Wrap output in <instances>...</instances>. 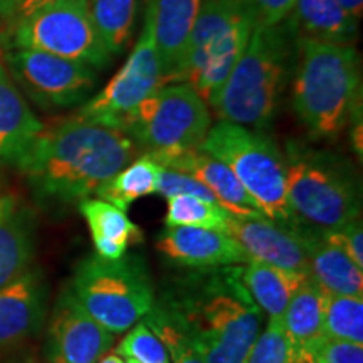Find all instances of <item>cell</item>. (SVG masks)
I'll use <instances>...</instances> for the list:
<instances>
[{
    "instance_id": "cell-1",
    "label": "cell",
    "mask_w": 363,
    "mask_h": 363,
    "mask_svg": "<svg viewBox=\"0 0 363 363\" xmlns=\"http://www.w3.org/2000/svg\"><path fill=\"white\" fill-rule=\"evenodd\" d=\"M157 306L206 363H246L264 321L240 264L190 267L167 283Z\"/></svg>"
},
{
    "instance_id": "cell-17",
    "label": "cell",
    "mask_w": 363,
    "mask_h": 363,
    "mask_svg": "<svg viewBox=\"0 0 363 363\" xmlns=\"http://www.w3.org/2000/svg\"><path fill=\"white\" fill-rule=\"evenodd\" d=\"M202 2L203 0H147L143 22L152 30L165 83L179 81Z\"/></svg>"
},
{
    "instance_id": "cell-7",
    "label": "cell",
    "mask_w": 363,
    "mask_h": 363,
    "mask_svg": "<svg viewBox=\"0 0 363 363\" xmlns=\"http://www.w3.org/2000/svg\"><path fill=\"white\" fill-rule=\"evenodd\" d=\"M256 24L244 0H203L177 83H189L211 104L246 51Z\"/></svg>"
},
{
    "instance_id": "cell-12",
    "label": "cell",
    "mask_w": 363,
    "mask_h": 363,
    "mask_svg": "<svg viewBox=\"0 0 363 363\" xmlns=\"http://www.w3.org/2000/svg\"><path fill=\"white\" fill-rule=\"evenodd\" d=\"M165 84L152 30L143 22V30L128 59L96 96L83 103L76 116L88 123L123 131L131 113L150 94Z\"/></svg>"
},
{
    "instance_id": "cell-37",
    "label": "cell",
    "mask_w": 363,
    "mask_h": 363,
    "mask_svg": "<svg viewBox=\"0 0 363 363\" xmlns=\"http://www.w3.org/2000/svg\"><path fill=\"white\" fill-rule=\"evenodd\" d=\"M44 2H48V0H2V4H0V24L6 27Z\"/></svg>"
},
{
    "instance_id": "cell-21",
    "label": "cell",
    "mask_w": 363,
    "mask_h": 363,
    "mask_svg": "<svg viewBox=\"0 0 363 363\" xmlns=\"http://www.w3.org/2000/svg\"><path fill=\"white\" fill-rule=\"evenodd\" d=\"M286 26L298 39L353 45L358 39V19L337 0H294Z\"/></svg>"
},
{
    "instance_id": "cell-4",
    "label": "cell",
    "mask_w": 363,
    "mask_h": 363,
    "mask_svg": "<svg viewBox=\"0 0 363 363\" xmlns=\"http://www.w3.org/2000/svg\"><path fill=\"white\" fill-rule=\"evenodd\" d=\"M293 110L315 138H335L362 113V62L355 45L298 39Z\"/></svg>"
},
{
    "instance_id": "cell-11",
    "label": "cell",
    "mask_w": 363,
    "mask_h": 363,
    "mask_svg": "<svg viewBox=\"0 0 363 363\" xmlns=\"http://www.w3.org/2000/svg\"><path fill=\"white\" fill-rule=\"evenodd\" d=\"M2 56L21 93L43 110L83 104L96 86V72L83 62L21 48L2 49Z\"/></svg>"
},
{
    "instance_id": "cell-36",
    "label": "cell",
    "mask_w": 363,
    "mask_h": 363,
    "mask_svg": "<svg viewBox=\"0 0 363 363\" xmlns=\"http://www.w3.org/2000/svg\"><path fill=\"white\" fill-rule=\"evenodd\" d=\"M251 9L257 24H281L289 16L294 0H244Z\"/></svg>"
},
{
    "instance_id": "cell-14",
    "label": "cell",
    "mask_w": 363,
    "mask_h": 363,
    "mask_svg": "<svg viewBox=\"0 0 363 363\" xmlns=\"http://www.w3.org/2000/svg\"><path fill=\"white\" fill-rule=\"evenodd\" d=\"M233 238L251 261L308 276V246L311 229L288 227L267 217H233L227 224Z\"/></svg>"
},
{
    "instance_id": "cell-27",
    "label": "cell",
    "mask_w": 363,
    "mask_h": 363,
    "mask_svg": "<svg viewBox=\"0 0 363 363\" xmlns=\"http://www.w3.org/2000/svg\"><path fill=\"white\" fill-rule=\"evenodd\" d=\"M94 29L106 51L118 56L133 34L138 0H89Z\"/></svg>"
},
{
    "instance_id": "cell-33",
    "label": "cell",
    "mask_w": 363,
    "mask_h": 363,
    "mask_svg": "<svg viewBox=\"0 0 363 363\" xmlns=\"http://www.w3.org/2000/svg\"><path fill=\"white\" fill-rule=\"evenodd\" d=\"M310 363H363V345L321 337L308 350Z\"/></svg>"
},
{
    "instance_id": "cell-8",
    "label": "cell",
    "mask_w": 363,
    "mask_h": 363,
    "mask_svg": "<svg viewBox=\"0 0 363 363\" xmlns=\"http://www.w3.org/2000/svg\"><path fill=\"white\" fill-rule=\"evenodd\" d=\"M69 289L86 313L113 335L133 328L155 305L148 269L136 254L116 261L98 254L84 257Z\"/></svg>"
},
{
    "instance_id": "cell-34",
    "label": "cell",
    "mask_w": 363,
    "mask_h": 363,
    "mask_svg": "<svg viewBox=\"0 0 363 363\" xmlns=\"http://www.w3.org/2000/svg\"><path fill=\"white\" fill-rule=\"evenodd\" d=\"M157 192L163 195L165 199L174 197V195H194V197L217 203L216 197L212 195L211 190L203 187L201 182L195 180L194 177H190L187 174H182V172L170 170V169L162 170Z\"/></svg>"
},
{
    "instance_id": "cell-6",
    "label": "cell",
    "mask_w": 363,
    "mask_h": 363,
    "mask_svg": "<svg viewBox=\"0 0 363 363\" xmlns=\"http://www.w3.org/2000/svg\"><path fill=\"white\" fill-rule=\"evenodd\" d=\"M199 148L227 165L267 219L294 229L301 227L288 202L284 155L269 136L220 121L208 130Z\"/></svg>"
},
{
    "instance_id": "cell-31",
    "label": "cell",
    "mask_w": 363,
    "mask_h": 363,
    "mask_svg": "<svg viewBox=\"0 0 363 363\" xmlns=\"http://www.w3.org/2000/svg\"><path fill=\"white\" fill-rule=\"evenodd\" d=\"M246 363H294L293 347L281 316H272L254 342Z\"/></svg>"
},
{
    "instance_id": "cell-29",
    "label": "cell",
    "mask_w": 363,
    "mask_h": 363,
    "mask_svg": "<svg viewBox=\"0 0 363 363\" xmlns=\"http://www.w3.org/2000/svg\"><path fill=\"white\" fill-rule=\"evenodd\" d=\"M323 335L363 345V296L325 294Z\"/></svg>"
},
{
    "instance_id": "cell-15",
    "label": "cell",
    "mask_w": 363,
    "mask_h": 363,
    "mask_svg": "<svg viewBox=\"0 0 363 363\" xmlns=\"http://www.w3.org/2000/svg\"><path fill=\"white\" fill-rule=\"evenodd\" d=\"M48 315V283L38 269L0 289V352L19 347L43 330Z\"/></svg>"
},
{
    "instance_id": "cell-25",
    "label": "cell",
    "mask_w": 363,
    "mask_h": 363,
    "mask_svg": "<svg viewBox=\"0 0 363 363\" xmlns=\"http://www.w3.org/2000/svg\"><path fill=\"white\" fill-rule=\"evenodd\" d=\"M308 276L249 259L242 264V281L254 303L267 316H281L293 294Z\"/></svg>"
},
{
    "instance_id": "cell-13",
    "label": "cell",
    "mask_w": 363,
    "mask_h": 363,
    "mask_svg": "<svg viewBox=\"0 0 363 363\" xmlns=\"http://www.w3.org/2000/svg\"><path fill=\"white\" fill-rule=\"evenodd\" d=\"M115 343V335L91 318L67 288L49 320L45 363H96Z\"/></svg>"
},
{
    "instance_id": "cell-2",
    "label": "cell",
    "mask_w": 363,
    "mask_h": 363,
    "mask_svg": "<svg viewBox=\"0 0 363 363\" xmlns=\"http://www.w3.org/2000/svg\"><path fill=\"white\" fill-rule=\"evenodd\" d=\"M136 153L138 147L123 131L74 115L43 128L16 165L40 199L72 203L89 199Z\"/></svg>"
},
{
    "instance_id": "cell-5",
    "label": "cell",
    "mask_w": 363,
    "mask_h": 363,
    "mask_svg": "<svg viewBox=\"0 0 363 363\" xmlns=\"http://www.w3.org/2000/svg\"><path fill=\"white\" fill-rule=\"evenodd\" d=\"M283 155L288 202L299 222L338 230L360 217V180L348 160L294 140Z\"/></svg>"
},
{
    "instance_id": "cell-20",
    "label": "cell",
    "mask_w": 363,
    "mask_h": 363,
    "mask_svg": "<svg viewBox=\"0 0 363 363\" xmlns=\"http://www.w3.org/2000/svg\"><path fill=\"white\" fill-rule=\"evenodd\" d=\"M308 278L323 294L363 296V269L323 230L310 233Z\"/></svg>"
},
{
    "instance_id": "cell-32",
    "label": "cell",
    "mask_w": 363,
    "mask_h": 363,
    "mask_svg": "<svg viewBox=\"0 0 363 363\" xmlns=\"http://www.w3.org/2000/svg\"><path fill=\"white\" fill-rule=\"evenodd\" d=\"M116 353L123 358H133L138 363H172L165 345L145 321L128 330L126 337L118 345Z\"/></svg>"
},
{
    "instance_id": "cell-42",
    "label": "cell",
    "mask_w": 363,
    "mask_h": 363,
    "mask_svg": "<svg viewBox=\"0 0 363 363\" xmlns=\"http://www.w3.org/2000/svg\"><path fill=\"white\" fill-rule=\"evenodd\" d=\"M0 4H2V0H0Z\"/></svg>"
},
{
    "instance_id": "cell-24",
    "label": "cell",
    "mask_w": 363,
    "mask_h": 363,
    "mask_svg": "<svg viewBox=\"0 0 363 363\" xmlns=\"http://www.w3.org/2000/svg\"><path fill=\"white\" fill-rule=\"evenodd\" d=\"M323 310L325 294L306 278L281 315L283 328L293 347L294 363H310L308 350L323 337Z\"/></svg>"
},
{
    "instance_id": "cell-18",
    "label": "cell",
    "mask_w": 363,
    "mask_h": 363,
    "mask_svg": "<svg viewBox=\"0 0 363 363\" xmlns=\"http://www.w3.org/2000/svg\"><path fill=\"white\" fill-rule=\"evenodd\" d=\"M157 249L184 267L239 266L249 261L229 234L202 227H165L157 239Z\"/></svg>"
},
{
    "instance_id": "cell-26",
    "label": "cell",
    "mask_w": 363,
    "mask_h": 363,
    "mask_svg": "<svg viewBox=\"0 0 363 363\" xmlns=\"http://www.w3.org/2000/svg\"><path fill=\"white\" fill-rule=\"evenodd\" d=\"M162 170L163 167L145 153L116 172L111 179L103 182L94 195L126 212L135 201L157 192Z\"/></svg>"
},
{
    "instance_id": "cell-39",
    "label": "cell",
    "mask_w": 363,
    "mask_h": 363,
    "mask_svg": "<svg viewBox=\"0 0 363 363\" xmlns=\"http://www.w3.org/2000/svg\"><path fill=\"white\" fill-rule=\"evenodd\" d=\"M96 363H125V358L118 355V353H104Z\"/></svg>"
},
{
    "instance_id": "cell-41",
    "label": "cell",
    "mask_w": 363,
    "mask_h": 363,
    "mask_svg": "<svg viewBox=\"0 0 363 363\" xmlns=\"http://www.w3.org/2000/svg\"><path fill=\"white\" fill-rule=\"evenodd\" d=\"M125 363H138V362H135L133 358H125Z\"/></svg>"
},
{
    "instance_id": "cell-28",
    "label": "cell",
    "mask_w": 363,
    "mask_h": 363,
    "mask_svg": "<svg viewBox=\"0 0 363 363\" xmlns=\"http://www.w3.org/2000/svg\"><path fill=\"white\" fill-rule=\"evenodd\" d=\"M230 214L219 203L194 195H174L167 199L165 227H202L225 233Z\"/></svg>"
},
{
    "instance_id": "cell-40",
    "label": "cell",
    "mask_w": 363,
    "mask_h": 363,
    "mask_svg": "<svg viewBox=\"0 0 363 363\" xmlns=\"http://www.w3.org/2000/svg\"><path fill=\"white\" fill-rule=\"evenodd\" d=\"M4 363H43V362H39L38 358L33 357V355H22V357L11 358V360H7Z\"/></svg>"
},
{
    "instance_id": "cell-10",
    "label": "cell",
    "mask_w": 363,
    "mask_h": 363,
    "mask_svg": "<svg viewBox=\"0 0 363 363\" xmlns=\"http://www.w3.org/2000/svg\"><path fill=\"white\" fill-rule=\"evenodd\" d=\"M211 130V113L189 83L163 84L136 106L123 133L147 153H174L202 145Z\"/></svg>"
},
{
    "instance_id": "cell-35",
    "label": "cell",
    "mask_w": 363,
    "mask_h": 363,
    "mask_svg": "<svg viewBox=\"0 0 363 363\" xmlns=\"http://www.w3.org/2000/svg\"><path fill=\"white\" fill-rule=\"evenodd\" d=\"M331 240L338 244L347 252V256L363 269V229L360 217L348 222L338 230H323Z\"/></svg>"
},
{
    "instance_id": "cell-3",
    "label": "cell",
    "mask_w": 363,
    "mask_h": 363,
    "mask_svg": "<svg viewBox=\"0 0 363 363\" xmlns=\"http://www.w3.org/2000/svg\"><path fill=\"white\" fill-rule=\"evenodd\" d=\"M298 38L286 26L256 24L246 51L212 99L220 121L262 131L271 126L293 79Z\"/></svg>"
},
{
    "instance_id": "cell-30",
    "label": "cell",
    "mask_w": 363,
    "mask_h": 363,
    "mask_svg": "<svg viewBox=\"0 0 363 363\" xmlns=\"http://www.w3.org/2000/svg\"><path fill=\"white\" fill-rule=\"evenodd\" d=\"M145 323L165 345L172 363H206L192 347V343L185 338V335L157 305H153L152 310L147 313Z\"/></svg>"
},
{
    "instance_id": "cell-16",
    "label": "cell",
    "mask_w": 363,
    "mask_h": 363,
    "mask_svg": "<svg viewBox=\"0 0 363 363\" xmlns=\"http://www.w3.org/2000/svg\"><path fill=\"white\" fill-rule=\"evenodd\" d=\"M147 155L163 169L182 172L201 182L203 187L211 190L217 203L233 217L264 216L233 172L227 169V165L202 152L201 148L174 153H147Z\"/></svg>"
},
{
    "instance_id": "cell-23",
    "label": "cell",
    "mask_w": 363,
    "mask_h": 363,
    "mask_svg": "<svg viewBox=\"0 0 363 363\" xmlns=\"http://www.w3.org/2000/svg\"><path fill=\"white\" fill-rule=\"evenodd\" d=\"M79 212L88 222L94 249L103 259H121L131 244H140L143 240L140 227L133 224L123 211L101 199L81 201Z\"/></svg>"
},
{
    "instance_id": "cell-38",
    "label": "cell",
    "mask_w": 363,
    "mask_h": 363,
    "mask_svg": "<svg viewBox=\"0 0 363 363\" xmlns=\"http://www.w3.org/2000/svg\"><path fill=\"white\" fill-rule=\"evenodd\" d=\"M348 13H352L355 19L360 21L363 12V0H337Z\"/></svg>"
},
{
    "instance_id": "cell-9",
    "label": "cell",
    "mask_w": 363,
    "mask_h": 363,
    "mask_svg": "<svg viewBox=\"0 0 363 363\" xmlns=\"http://www.w3.org/2000/svg\"><path fill=\"white\" fill-rule=\"evenodd\" d=\"M2 49H35L104 69L111 61L94 29L89 0H48L4 27Z\"/></svg>"
},
{
    "instance_id": "cell-19",
    "label": "cell",
    "mask_w": 363,
    "mask_h": 363,
    "mask_svg": "<svg viewBox=\"0 0 363 363\" xmlns=\"http://www.w3.org/2000/svg\"><path fill=\"white\" fill-rule=\"evenodd\" d=\"M34 251L33 208L16 195H0V289L30 269Z\"/></svg>"
},
{
    "instance_id": "cell-22",
    "label": "cell",
    "mask_w": 363,
    "mask_h": 363,
    "mask_svg": "<svg viewBox=\"0 0 363 363\" xmlns=\"http://www.w3.org/2000/svg\"><path fill=\"white\" fill-rule=\"evenodd\" d=\"M43 128L0 59V162L16 163Z\"/></svg>"
}]
</instances>
